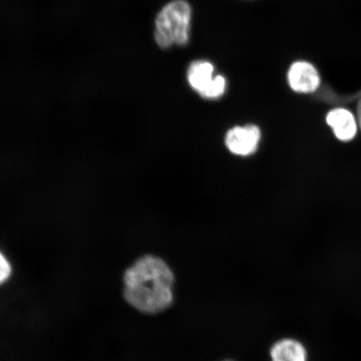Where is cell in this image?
Listing matches in <instances>:
<instances>
[{"label": "cell", "mask_w": 361, "mask_h": 361, "mask_svg": "<svg viewBox=\"0 0 361 361\" xmlns=\"http://www.w3.org/2000/svg\"><path fill=\"white\" fill-rule=\"evenodd\" d=\"M261 137V130L255 125L234 126L226 134L225 144L233 154L247 157L257 151Z\"/></svg>", "instance_id": "obj_4"}, {"label": "cell", "mask_w": 361, "mask_h": 361, "mask_svg": "<svg viewBox=\"0 0 361 361\" xmlns=\"http://www.w3.org/2000/svg\"><path fill=\"white\" fill-rule=\"evenodd\" d=\"M326 123L338 141L344 142L354 140L360 128L357 116L346 108L342 107L329 111Z\"/></svg>", "instance_id": "obj_6"}, {"label": "cell", "mask_w": 361, "mask_h": 361, "mask_svg": "<svg viewBox=\"0 0 361 361\" xmlns=\"http://www.w3.org/2000/svg\"><path fill=\"white\" fill-rule=\"evenodd\" d=\"M175 274L159 257L147 255L135 260L123 275V297L144 314H158L174 303Z\"/></svg>", "instance_id": "obj_1"}, {"label": "cell", "mask_w": 361, "mask_h": 361, "mask_svg": "<svg viewBox=\"0 0 361 361\" xmlns=\"http://www.w3.org/2000/svg\"><path fill=\"white\" fill-rule=\"evenodd\" d=\"M357 120L359 123V126L361 129V99L357 106Z\"/></svg>", "instance_id": "obj_9"}, {"label": "cell", "mask_w": 361, "mask_h": 361, "mask_svg": "<svg viewBox=\"0 0 361 361\" xmlns=\"http://www.w3.org/2000/svg\"><path fill=\"white\" fill-rule=\"evenodd\" d=\"M271 361H308V351L303 343L293 338H284L270 347Z\"/></svg>", "instance_id": "obj_7"}, {"label": "cell", "mask_w": 361, "mask_h": 361, "mask_svg": "<svg viewBox=\"0 0 361 361\" xmlns=\"http://www.w3.org/2000/svg\"><path fill=\"white\" fill-rule=\"evenodd\" d=\"M186 74L189 87L205 100H219L227 92L228 79L216 72L213 61L204 59L193 61Z\"/></svg>", "instance_id": "obj_3"}, {"label": "cell", "mask_w": 361, "mask_h": 361, "mask_svg": "<svg viewBox=\"0 0 361 361\" xmlns=\"http://www.w3.org/2000/svg\"><path fill=\"white\" fill-rule=\"evenodd\" d=\"M12 274V266L6 256L0 251V286L6 283Z\"/></svg>", "instance_id": "obj_8"}, {"label": "cell", "mask_w": 361, "mask_h": 361, "mask_svg": "<svg viewBox=\"0 0 361 361\" xmlns=\"http://www.w3.org/2000/svg\"><path fill=\"white\" fill-rule=\"evenodd\" d=\"M287 82L293 92L311 94L319 88L322 78L312 63L296 61L288 67Z\"/></svg>", "instance_id": "obj_5"}, {"label": "cell", "mask_w": 361, "mask_h": 361, "mask_svg": "<svg viewBox=\"0 0 361 361\" xmlns=\"http://www.w3.org/2000/svg\"><path fill=\"white\" fill-rule=\"evenodd\" d=\"M223 361H233L232 360H223Z\"/></svg>", "instance_id": "obj_10"}, {"label": "cell", "mask_w": 361, "mask_h": 361, "mask_svg": "<svg viewBox=\"0 0 361 361\" xmlns=\"http://www.w3.org/2000/svg\"><path fill=\"white\" fill-rule=\"evenodd\" d=\"M192 7L188 0H171L158 12L154 39L157 47L169 49L184 47L190 42Z\"/></svg>", "instance_id": "obj_2"}]
</instances>
